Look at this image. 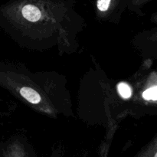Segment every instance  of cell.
Wrapping results in <instances>:
<instances>
[{
  "label": "cell",
  "instance_id": "6da1fadb",
  "mask_svg": "<svg viewBox=\"0 0 157 157\" xmlns=\"http://www.w3.org/2000/svg\"><path fill=\"white\" fill-rule=\"evenodd\" d=\"M22 15L30 21H37L41 18V11L33 5H26L22 9Z\"/></svg>",
  "mask_w": 157,
  "mask_h": 157
},
{
  "label": "cell",
  "instance_id": "7a4b0ae2",
  "mask_svg": "<svg viewBox=\"0 0 157 157\" xmlns=\"http://www.w3.org/2000/svg\"><path fill=\"white\" fill-rule=\"evenodd\" d=\"M20 94L25 99L32 104H38L41 101V97H40L39 94L36 90H33L30 87H22L20 90Z\"/></svg>",
  "mask_w": 157,
  "mask_h": 157
},
{
  "label": "cell",
  "instance_id": "3957f363",
  "mask_svg": "<svg viewBox=\"0 0 157 157\" xmlns=\"http://www.w3.org/2000/svg\"><path fill=\"white\" fill-rule=\"evenodd\" d=\"M117 90L121 96L124 99L130 98L132 94V91L130 86L128 84H125V83H121V84H118Z\"/></svg>",
  "mask_w": 157,
  "mask_h": 157
},
{
  "label": "cell",
  "instance_id": "277c9868",
  "mask_svg": "<svg viewBox=\"0 0 157 157\" xmlns=\"http://www.w3.org/2000/svg\"><path fill=\"white\" fill-rule=\"evenodd\" d=\"M156 86H153V87L147 89V90H145V91L144 92V94H143V98L145 100H147V101H150V100L156 101Z\"/></svg>",
  "mask_w": 157,
  "mask_h": 157
},
{
  "label": "cell",
  "instance_id": "5b68a950",
  "mask_svg": "<svg viewBox=\"0 0 157 157\" xmlns=\"http://www.w3.org/2000/svg\"><path fill=\"white\" fill-rule=\"evenodd\" d=\"M110 4V0H98V8L99 10L105 12L108 9Z\"/></svg>",
  "mask_w": 157,
  "mask_h": 157
},
{
  "label": "cell",
  "instance_id": "8992f818",
  "mask_svg": "<svg viewBox=\"0 0 157 157\" xmlns=\"http://www.w3.org/2000/svg\"><path fill=\"white\" fill-rule=\"evenodd\" d=\"M154 157H157V154H155L154 155Z\"/></svg>",
  "mask_w": 157,
  "mask_h": 157
}]
</instances>
